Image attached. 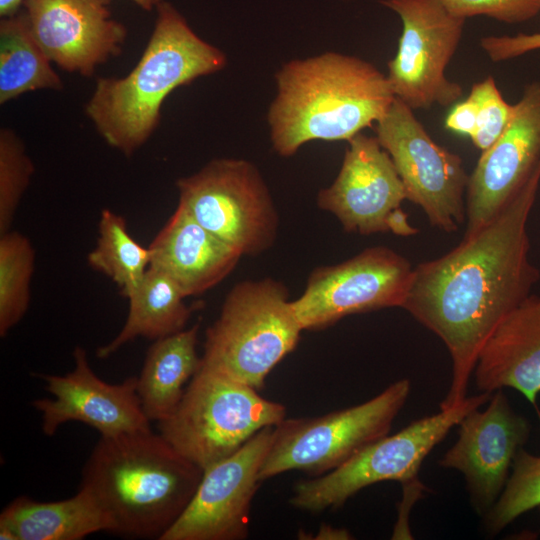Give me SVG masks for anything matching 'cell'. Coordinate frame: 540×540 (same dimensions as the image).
Here are the masks:
<instances>
[{
    "instance_id": "cell-12",
    "label": "cell",
    "mask_w": 540,
    "mask_h": 540,
    "mask_svg": "<svg viewBox=\"0 0 540 540\" xmlns=\"http://www.w3.org/2000/svg\"><path fill=\"white\" fill-rule=\"evenodd\" d=\"M413 268L385 246L364 249L341 263L314 269L303 293L292 301L303 330H320L344 317L402 307Z\"/></svg>"
},
{
    "instance_id": "cell-4",
    "label": "cell",
    "mask_w": 540,
    "mask_h": 540,
    "mask_svg": "<svg viewBox=\"0 0 540 540\" xmlns=\"http://www.w3.org/2000/svg\"><path fill=\"white\" fill-rule=\"evenodd\" d=\"M203 470L151 429L101 436L87 459L80 489L111 523L112 533L161 537L181 516Z\"/></svg>"
},
{
    "instance_id": "cell-5",
    "label": "cell",
    "mask_w": 540,
    "mask_h": 540,
    "mask_svg": "<svg viewBox=\"0 0 540 540\" xmlns=\"http://www.w3.org/2000/svg\"><path fill=\"white\" fill-rule=\"evenodd\" d=\"M302 331L284 284L272 278L241 281L206 330L201 365L259 390L296 348Z\"/></svg>"
},
{
    "instance_id": "cell-34",
    "label": "cell",
    "mask_w": 540,
    "mask_h": 540,
    "mask_svg": "<svg viewBox=\"0 0 540 540\" xmlns=\"http://www.w3.org/2000/svg\"><path fill=\"white\" fill-rule=\"evenodd\" d=\"M24 1L25 0H0L1 18L11 16L20 11V7L23 6Z\"/></svg>"
},
{
    "instance_id": "cell-18",
    "label": "cell",
    "mask_w": 540,
    "mask_h": 540,
    "mask_svg": "<svg viewBox=\"0 0 540 540\" xmlns=\"http://www.w3.org/2000/svg\"><path fill=\"white\" fill-rule=\"evenodd\" d=\"M111 0H25L31 32L51 62L62 70L93 76L97 66L118 56L126 27L112 17Z\"/></svg>"
},
{
    "instance_id": "cell-14",
    "label": "cell",
    "mask_w": 540,
    "mask_h": 540,
    "mask_svg": "<svg viewBox=\"0 0 540 540\" xmlns=\"http://www.w3.org/2000/svg\"><path fill=\"white\" fill-rule=\"evenodd\" d=\"M274 426L203 471L191 501L160 540H241Z\"/></svg>"
},
{
    "instance_id": "cell-9",
    "label": "cell",
    "mask_w": 540,
    "mask_h": 540,
    "mask_svg": "<svg viewBox=\"0 0 540 540\" xmlns=\"http://www.w3.org/2000/svg\"><path fill=\"white\" fill-rule=\"evenodd\" d=\"M178 204L205 229L255 256L275 242L279 215L259 169L241 158H215L176 181Z\"/></svg>"
},
{
    "instance_id": "cell-32",
    "label": "cell",
    "mask_w": 540,
    "mask_h": 540,
    "mask_svg": "<svg viewBox=\"0 0 540 540\" xmlns=\"http://www.w3.org/2000/svg\"><path fill=\"white\" fill-rule=\"evenodd\" d=\"M446 129L471 138L476 131V107L467 96L456 103L445 119Z\"/></svg>"
},
{
    "instance_id": "cell-16",
    "label": "cell",
    "mask_w": 540,
    "mask_h": 540,
    "mask_svg": "<svg viewBox=\"0 0 540 540\" xmlns=\"http://www.w3.org/2000/svg\"><path fill=\"white\" fill-rule=\"evenodd\" d=\"M513 119L483 151L466 190L469 236L495 218L520 192L540 164V81L524 87Z\"/></svg>"
},
{
    "instance_id": "cell-22",
    "label": "cell",
    "mask_w": 540,
    "mask_h": 540,
    "mask_svg": "<svg viewBox=\"0 0 540 540\" xmlns=\"http://www.w3.org/2000/svg\"><path fill=\"white\" fill-rule=\"evenodd\" d=\"M200 324L154 340L137 377V394L146 417L160 422L177 408L186 383L200 369Z\"/></svg>"
},
{
    "instance_id": "cell-27",
    "label": "cell",
    "mask_w": 540,
    "mask_h": 540,
    "mask_svg": "<svg viewBox=\"0 0 540 540\" xmlns=\"http://www.w3.org/2000/svg\"><path fill=\"white\" fill-rule=\"evenodd\" d=\"M540 506V455L521 448L507 484L492 509L482 518L488 536H495L522 514Z\"/></svg>"
},
{
    "instance_id": "cell-8",
    "label": "cell",
    "mask_w": 540,
    "mask_h": 540,
    "mask_svg": "<svg viewBox=\"0 0 540 540\" xmlns=\"http://www.w3.org/2000/svg\"><path fill=\"white\" fill-rule=\"evenodd\" d=\"M492 393L479 392L460 404L411 422L399 432L371 443L336 469L300 481L290 504L320 512L341 507L362 489L382 481L415 484L427 455L471 411L485 405Z\"/></svg>"
},
{
    "instance_id": "cell-28",
    "label": "cell",
    "mask_w": 540,
    "mask_h": 540,
    "mask_svg": "<svg viewBox=\"0 0 540 540\" xmlns=\"http://www.w3.org/2000/svg\"><path fill=\"white\" fill-rule=\"evenodd\" d=\"M34 173L22 140L9 128L0 130V234L10 230Z\"/></svg>"
},
{
    "instance_id": "cell-3",
    "label": "cell",
    "mask_w": 540,
    "mask_h": 540,
    "mask_svg": "<svg viewBox=\"0 0 540 540\" xmlns=\"http://www.w3.org/2000/svg\"><path fill=\"white\" fill-rule=\"evenodd\" d=\"M152 34L136 66L124 77H99L85 105L98 134L126 157L158 127L161 107L175 89L221 71L225 53L206 42L169 2L157 8Z\"/></svg>"
},
{
    "instance_id": "cell-30",
    "label": "cell",
    "mask_w": 540,
    "mask_h": 540,
    "mask_svg": "<svg viewBox=\"0 0 540 540\" xmlns=\"http://www.w3.org/2000/svg\"><path fill=\"white\" fill-rule=\"evenodd\" d=\"M453 15L467 19L486 16L499 22L517 24L540 14V0H441Z\"/></svg>"
},
{
    "instance_id": "cell-31",
    "label": "cell",
    "mask_w": 540,
    "mask_h": 540,
    "mask_svg": "<svg viewBox=\"0 0 540 540\" xmlns=\"http://www.w3.org/2000/svg\"><path fill=\"white\" fill-rule=\"evenodd\" d=\"M480 47L493 62L507 61L540 50V32L484 36Z\"/></svg>"
},
{
    "instance_id": "cell-37",
    "label": "cell",
    "mask_w": 540,
    "mask_h": 540,
    "mask_svg": "<svg viewBox=\"0 0 540 540\" xmlns=\"http://www.w3.org/2000/svg\"><path fill=\"white\" fill-rule=\"evenodd\" d=\"M538 509H539V512H540V506L538 507Z\"/></svg>"
},
{
    "instance_id": "cell-20",
    "label": "cell",
    "mask_w": 540,
    "mask_h": 540,
    "mask_svg": "<svg viewBox=\"0 0 540 540\" xmlns=\"http://www.w3.org/2000/svg\"><path fill=\"white\" fill-rule=\"evenodd\" d=\"M480 392H520L537 407L540 394V297L531 294L495 329L474 369Z\"/></svg>"
},
{
    "instance_id": "cell-15",
    "label": "cell",
    "mask_w": 540,
    "mask_h": 540,
    "mask_svg": "<svg viewBox=\"0 0 540 540\" xmlns=\"http://www.w3.org/2000/svg\"><path fill=\"white\" fill-rule=\"evenodd\" d=\"M458 426V439L439 465L463 475L471 506L483 518L503 492L514 458L529 439L531 423L500 389L491 394L485 409L471 411Z\"/></svg>"
},
{
    "instance_id": "cell-24",
    "label": "cell",
    "mask_w": 540,
    "mask_h": 540,
    "mask_svg": "<svg viewBox=\"0 0 540 540\" xmlns=\"http://www.w3.org/2000/svg\"><path fill=\"white\" fill-rule=\"evenodd\" d=\"M34 38L25 12L0 21V104L40 90H61L63 81Z\"/></svg>"
},
{
    "instance_id": "cell-33",
    "label": "cell",
    "mask_w": 540,
    "mask_h": 540,
    "mask_svg": "<svg viewBox=\"0 0 540 540\" xmlns=\"http://www.w3.org/2000/svg\"><path fill=\"white\" fill-rule=\"evenodd\" d=\"M316 539H351L353 538L351 533L344 528H334L329 525H323L320 527L319 532L316 534Z\"/></svg>"
},
{
    "instance_id": "cell-21",
    "label": "cell",
    "mask_w": 540,
    "mask_h": 540,
    "mask_svg": "<svg viewBox=\"0 0 540 540\" xmlns=\"http://www.w3.org/2000/svg\"><path fill=\"white\" fill-rule=\"evenodd\" d=\"M111 523L84 490L65 500L40 502L19 496L0 514L1 540H80Z\"/></svg>"
},
{
    "instance_id": "cell-17",
    "label": "cell",
    "mask_w": 540,
    "mask_h": 540,
    "mask_svg": "<svg viewBox=\"0 0 540 540\" xmlns=\"http://www.w3.org/2000/svg\"><path fill=\"white\" fill-rule=\"evenodd\" d=\"M73 359V370L64 375H39L53 396L32 402L41 414L45 435H54L69 421L84 423L105 437L151 429L137 394L136 376L117 384L103 381L80 346L75 347Z\"/></svg>"
},
{
    "instance_id": "cell-35",
    "label": "cell",
    "mask_w": 540,
    "mask_h": 540,
    "mask_svg": "<svg viewBox=\"0 0 540 540\" xmlns=\"http://www.w3.org/2000/svg\"><path fill=\"white\" fill-rule=\"evenodd\" d=\"M135 3L138 7L145 11H152L156 9L157 6L162 3L164 0H130Z\"/></svg>"
},
{
    "instance_id": "cell-6",
    "label": "cell",
    "mask_w": 540,
    "mask_h": 540,
    "mask_svg": "<svg viewBox=\"0 0 540 540\" xmlns=\"http://www.w3.org/2000/svg\"><path fill=\"white\" fill-rule=\"evenodd\" d=\"M285 418L283 404L201 365L175 411L158 428L176 451L204 471Z\"/></svg>"
},
{
    "instance_id": "cell-13",
    "label": "cell",
    "mask_w": 540,
    "mask_h": 540,
    "mask_svg": "<svg viewBox=\"0 0 540 540\" xmlns=\"http://www.w3.org/2000/svg\"><path fill=\"white\" fill-rule=\"evenodd\" d=\"M348 142L337 177L317 194V206L349 233L417 234L401 209L407 199L394 163L377 137L359 133Z\"/></svg>"
},
{
    "instance_id": "cell-26",
    "label": "cell",
    "mask_w": 540,
    "mask_h": 540,
    "mask_svg": "<svg viewBox=\"0 0 540 540\" xmlns=\"http://www.w3.org/2000/svg\"><path fill=\"white\" fill-rule=\"evenodd\" d=\"M35 266V250L24 234H0V336L5 337L26 314Z\"/></svg>"
},
{
    "instance_id": "cell-1",
    "label": "cell",
    "mask_w": 540,
    "mask_h": 540,
    "mask_svg": "<svg viewBox=\"0 0 540 540\" xmlns=\"http://www.w3.org/2000/svg\"><path fill=\"white\" fill-rule=\"evenodd\" d=\"M539 186L540 164L489 223L446 254L413 268L401 308L444 343L452 361L451 383L440 409L467 397L483 346L540 278L529 259L527 231Z\"/></svg>"
},
{
    "instance_id": "cell-36",
    "label": "cell",
    "mask_w": 540,
    "mask_h": 540,
    "mask_svg": "<svg viewBox=\"0 0 540 540\" xmlns=\"http://www.w3.org/2000/svg\"><path fill=\"white\" fill-rule=\"evenodd\" d=\"M339 1H355V0H339Z\"/></svg>"
},
{
    "instance_id": "cell-11",
    "label": "cell",
    "mask_w": 540,
    "mask_h": 540,
    "mask_svg": "<svg viewBox=\"0 0 540 540\" xmlns=\"http://www.w3.org/2000/svg\"><path fill=\"white\" fill-rule=\"evenodd\" d=\"M380 4L402 22L398 49L386 75L395 98L412 110L457 102L463 89L445 71L466 19L449 12L441 0H380Z\"/></svg>"
},
{
    "instance_id": "cell-19",
    "label": "cell",
    "mask_w": 540,
    "mask_h": 540,
    "mask_svg": "<svg viewBox=\"0 0 540 540\" xmlns=\"http://www.w3.org/2000/svg\"><path fill=\"white\" fill-rule=\"evenodd\" d=\"M148 247L150 267L168 275L185 297L198 296L215 287L242 257L179 204Z\"/></svg>"
},
{
    "instance_id": "cell-29",
    "label": "cell",
    "mask_w": 540,
    "mask_h": 540,
    "mask_svg": "<svg viewBox=\"0 0 540 540\" xmlns=\"http://www.w3.org/2000/svg\"><path fill=\"white\" fill-rule=\"evenodd\" d=\"M468 97L476 107V131L470 139L483 152L507 129L514 117L516 105L505 101L492 76L474 83Z\"/></svg>"
},
{
    "instance_id": "cell-10",
    "label": "cell",
    "mask_w": 540,
    "mask_h": 540,
    "mask_svg": "<svg viewBox=\"0 0 540 540\" xmlns=\"http://www.w3.org/2000/svg\"><path fill=\"white\" fill-rule=\"evenodd\" d=\"M413 111L395 98L376 123V137L394 163L407 200L424 211L433 227L456 232L466 221L469 175L462 158L437 144Z\"/></svg>"
},
{
    "instance_id": "cell-25",
    "label": "cell",
    "mask_w": 540,
    "mask_h": 540,
    "mask_svg": "<svg viewBox=\"0 0 540 540\" xmlns=\"http://www.w3.org/2000/svg\"><path fill=\"white\" fill-rule=\"evenodd\" d=\"M149 247L139 244L129 233L125 218L103 209L98 222V238L87 262L91 268L108 276L128 298L143 280L150 267Z\"/></svg>"
},
{
    "instance_id": "cell-23",
    "label": "cell",
    "mask_w": 540,
    "mask_h": 540,
    "mask_svg": "<svg viewBox=\"0 0 540 540\" xmlns=\"http://www.w3.org/2000/svg\"><path fill=\"white\" fill-rule=\"evenodd\" d=\"M185 298L168 275L149 267L137 289L127 298L129 311L122 329L97 349L96 356L108 358L139 337L156 340L183 330L193 311L184 302Z\"/></svg>"
},
{
    "instance_id": "cell-7",
    "label": "cell",
    "mask_w": 540,
    "mask_h": 540,
    "mask_svg": "<svg viewBox=\"0 0 540 540\" xmlns=\"http://www.w3.org/2000/svg\"><path fill=\"white\" fill-rule=\"evenodd\" d=\"M410 392V380L404 378L355 406L316 417H286L273 428L260 480L292 470L320 476L336 469L389 434Z\"/></svg>"
},
{
    "instance_id": "cell-2",
    "label": "cell",
    "mask_w": 540,
    "mask_h": 540,
    "mask_svg": "<svg viewBox=\"0 0 540 540\" xmlns=\"http://www.w3.org/2000/svg\"><path fill=\"white\" fill-rule=\"evenodd\" d=\"M275 83L267 123L281 157L316 140L349 141L376 124L395 99L375 65L334 51L284 63Z\"/></svg>"
}]
</instances>
